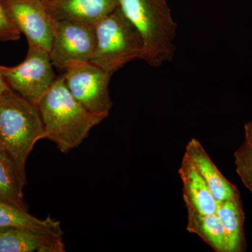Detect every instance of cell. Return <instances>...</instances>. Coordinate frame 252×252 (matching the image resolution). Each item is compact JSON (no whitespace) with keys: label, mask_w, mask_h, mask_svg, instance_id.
<instances>
[{"label":"cell","mask_w":252,"mask_h":252,"mask_svg":"<svg viewBox=\"0 0 252 252\" xmlns=\"http://www.w3.org/2000/svg\"><path fill=\"white\" fill-rule=\"evenodd\" d=\"M179 175L183 185V198L187 210L205 215L216 213L218 201L185 155L181 162Z\"/></svg>","instance_id":"12"},{"label":"cell","mask_w":252,"mask_h":252,"mask_svg":"<svg viewBox=\"0 0 252 252\" xmlns=\"http://www.w3.org/2000/svg\"><path fill=\"white\" fill-rule=\"evenodd\" d=\"M96 48L95 28L54 20V37L49 52L53 66L64 71L75 63L91 62Z\"/></svg>","instance_id":"7"},{"label":"cell","mask_w":252,"mask_h":252,"mask_svg":"<svg viewBox=\"0 0 252 252\" xmlns=\"http://www.w3.org/2000/svg\"><path fill=\"white\" fill-rule=\"evenodd\" d=\"M53 19L95 27L119 6V0H51L44 2Z\"/></svg>","instance_id":"10"},{"label":"cell","mask_w":252,"mask_h":252,"mask_svg":"<svg viewBox=\"0 0 252 252\" xmlns=\"http://www.w3.org/2000/svg\"><path fill=\"white\" fill-rule=\"evenodd\" d=\"M8 17L28 39V45L50 52L54 19L41 0H0Z\"/></svg>","instance_id":"8"},{"label":"cell","mask_w":252,"mask_h":252,"mask_svg":"<svg viewBox=\"0 0 252 252\" xmlns=\"http://www.w3.org/2000/svg\"><path fill=\"white\" fill-rule=\"evenodd\" d=\"M63 232L33 228L0 229V252H64Z\"/></svg>","instance_id":"9"},{"label":"cell","mask_w":252,"mask_h":252,"mask_svg":"<svg viewBox=\"0 0 252 252\" xmlns=\"http://www.w3.org/2000/svg\"><path fill=\"white\" fill-rule=\"evenodd\" d=\"M236 172L252 193V142L245 140L234 153Z\"/></svg>","instance_id":"17"},{"label":"cell","mask_w":252,"mask_h":252,"mask_svg":"<svg viewBox=\"0 0 252 252\" xmlns=\"http://www.w3.org/2000/svg\"><path fill=\"white\" fill-rule=\"evenodd\" d=\"M187 230L200 237L216 252H227L224 228L217 213L200 214L187 210Z\"/></svg>","instance_id":"15"},{"label":"cell","mask_w":252,"mask_h":252,"mask_svg":"<svg viewBox=\"0 0 252 252\" xmlns=\"http://www.w3.org/2000/svg\"><path fill=\"white\" fill-rule=\"evenodd\" d=\"M216 213L224 228L227 252L245 251V215L240 198L218 202Z\"/></svg>","instance_id":"14"},{"label":"cell","mask_w":252,"mask_h":252,"mask_svg":"<svg viewBox=\"0 0 252 252\" xmlns=\"http://www.w3.org/2000/svg\"><path fill=\"white\" fill-rule=\"evenodd\" d=\"M9 87L6 85V82H5L1 74H0V95H1Z\"/></svg>","instance_id":"20"},{"label":"cell","mask_w":252,"mask_h":252,"mask_svg":"<svg viewBox=\"0 0 252 252\" xmlns=\"http://www.w3.org/2000/svg\"><path fill=\"white\" fill-rule=\"evenodd\" d=\"M41 1H44V2H47V1H51V0H41Z\"/></svg>","instance_id":"21"},{"label":"cell","mask_w":252,"mask_h":252,"mask_svg":"<svg viewBox=\"0 0 252 252\" xmlns=\"http://www.w3.org/2000/svg\"><path fill=\"white\" fill-rule=\"evenodd\" d=\"M21 34L8 17L0 1V41H17L21 37Z\"/></svg>","instance_id":"18"},{"label":"cell","mask_w":252,"mask_h":252,"mask_svg":"<svg viewBox=\"0 0 252 252\" xmlns=\"http://www.w3.org/2000/svg\"><path fill=\"white\" fill-rule=\"evenodd\" d=\"M36 105L44 126V139L54 142L63 154L79 147L91 130L107 118L91 112L78 102L62 76Z\"/></svg>","instance_id":"1"},{"label":"cell","mask_w":252,"mask_h":252,"mask_svg":"<svg viewBox=\"0 0 252 252\" xmlns=\"http://www.w3.org/2000/svg\"><path fill=\"white\" fill-rule=\"evenodd\" d=\"M112 74L94 63L80 62L68 66L62 77L78 102L91 112L107 117L113 106L109 91Z\"/></svg>","instance_id":"6"},{"label":"cell","mask_w":252,"mask_h":252,"mask_svg":"<svg viewBox=\"0 0 252 252\" xmlns=\"http://www.w3.org/2000/svg\"><path fill=\"white\" fill-rule=\"evenodd\" d=\"M26 185V174L19 170L7 154L0 151V201L28 211L23 195Z\"/></svg>","instance_id":"13"},{"label":"cell","mask_w":252,"mask_h":252,"mask_svg":"<svg viewBox=\"0 0 252 252\" xmlns=\"http://www.w3.org/2000/svg\"><path fill=\"white\" fill-rule=\"evenodd\" d=\"M119 6L142 36V60L152 67L170 62L177 24L166 0H119Z\"/></svg>","instance_id":"3"},{"label":"cell","mask_w":252,"mask_h":252,"mask_svg":"<svg viewBox=\"0 0 252 252\" xmlns=\"http://www.w3.org/2000/svg\"><path fill=\"white\" fill-rule=\"evenodd\" d=\"M185 155L205 181L218 202L240 198L238 189L222 175L198 140L192 138L186 147Z\"/></svg>","instance_id":"11"},{"label":"cell","mask_w":252,"mask_h":252,"mask_svg":"<svg viewBox=\"0 0 252 252\" xmlns=\"http://www.w3.org/2000/svg\"><path fill=\"white\" fill-rule=\"evenodd\" d=\"M44 139V126L35 104L8 88L0 95V151L26 174L34 145Z\"/></svg>","instance_id":"2"},{"label":"cell","mask_w":252,"mask_h":252,"mask_svg":"<svg viewBox=\"0 0 252 252\" xmlns=\"http://www.w3.org/2000/svg\"><path fill=\"white\" fill-rule=\"evenodd\" d=\"M244 130H245V140L252 142V120L245 124L244 126Z\"/></svg>","instance_id":"19"},{"label":"cell","mask_w":252,"mask_h":252,"mask_svg":"<svg viewBox=\"0 0 252 252\" xmlns=\"http://www.w3.org/2000/svg\"><path fill=\"white\" fill-rule=\"evenodd\" d=\"M15 228L63 232L61 223L51 217L41 220L28 211L0 201V229Z\"/></svg>","instance_id":"16"},{"label":"cell","mask_w":252,"mask_h":252,"mask_svg":"<svg viewBox=\"0 0 252 252\" xmlns=\"http://www.w3.org/2000/svg\"><path fill=\"white\" fill-rule=\"evenodd\" d=\"M94 28L96 48L91 63L114 74L127 63L142 59V36L119 6Z\"/></svg>","instance_id":"4"},{"label":"cell","mask_w":252,"mask_h":252,"mask_svg":"<svg viewBox=\"0 0 252 252\" xmlns=\"http://www.w3.org/2000/svg\"><path fill=\"white\" fill-rule=\"evenodd\" d=\"M52 67L47 51L28 45L24 61L15 67L0 66V74L11 90L36 104L57 79Z\"/></svg>","instance_id":"5"}]
</instances>
